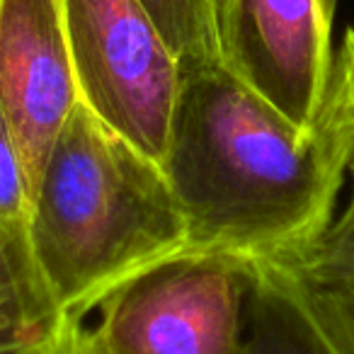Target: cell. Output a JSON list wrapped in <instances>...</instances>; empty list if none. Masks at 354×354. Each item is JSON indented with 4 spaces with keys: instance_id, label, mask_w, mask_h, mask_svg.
<instances>
[{
    "instance_id": "4",
    "label": "cell",
    "mask_w": 354,
    "mask_h": 354,
    "mask_svg": "<svg viewBox=\"0 0 354 354\" xmlns=\"http://www.w3.org/2000/svg\"><path fill=\"white\" fill-rule=\"evenodd\" d=\"M80 102L162 165L183 68L138 0H64Z\"/></svg>"
},
{
    "instance_id": "12",
    "label": "cell",
    "mask_w": 354,
    "mask_h": 354,
    "mask_svg": "<svg viewBox=\"0 0 354 354\" xmlns=\"http://www.w3.org/2000/svg\"><path fill=\"white\" fill-rule=\"evenodd\" d=\"M32 209V183L10 119L0 107V231L25 238Z\"/></svg>"
},
{
    "instance_id": "15",
    "label": "cell",
    "mask_w": 354,
    "mask_h": 354,
    "mask_svg": "<svg viewBox=\"0 0 354 354\" xmlns=\"http://www.w3.org/2000/svg\"><path fill=\"white\" fill-rule=\"evenodd\" d=\"M228 0H214V6H216V22H218V15H221V10H223V6H226Z\"/></svg>"
},
{
    "instance_id": "10",
    "label": "cell",
    "mask_w": 354,
    "mask_h": 354,
    "mask_svg": "<svg viewBox=\"0 0 354 354\" xmlns=\"http://www.w3.org/2000/svg\"><path fill=\"white\" fill-rule=\"evenodd\" d=\"M284 270L306 313L330 347L337 354H354V281H310L289 267Z\"/></svg>"
},
{
    "instance_id": "6",
    "label": "cell",
    "mask_w": 354,
    "mask_h": 354,
    "mask_svg": "<svg viewBox=\"0 0 354 354\" xmlns=\"http://www.w3.org/2000/svg\"><path fill=\"white\" fill-rule=\"evenodd\" d=\"M80 104L64 0H0V107L20 143L32 194Z\"/></svg>"
},
{
    "instance_id": "5",
    "label": "cell",
    "mask_w": 354,
    "mask_h": 354,
    "mask_svg": "<svg viewBox=\"0 0 354 354\" xmlns=\"http://www.w3.org/2000/svg\"><path fill=\"white\" fill-rule=\"evenodd\" d=\"M333 0H228L221 66L304 133H315L333 71Z\"/></svg>"
},
{
    "instance_id": "7",
    "label": "cell",
    "mask_w": 354,
    "mask_h": 354,
    "mask_svg": "<svg viewBox=\"0 0 354 354\" xmlns=\"http://www.w3.org/2000/svg\"><path fill=\"white\" fill-rule=\"evenodd\" d=\"M245 354H337L306 313L289 272L277 262H255Z\"/></svg>"
},
{
    "instance_id": "1",
    "label": "cell",
    "mask_w": 354,
    "mask_h": 354,
    "mask_svg": "<svg viewBox=\"0 0 354 354\" xmlns=\"http://www.w3.org/2000/svg\"><path fill=\"white\" fill-rule=\"evenodd\" d=\"M349 158L221 64L183 71L162 170L187 218V252L299 260L333 223Z\"/></svg>"
},
{
    "instance_id": "9",
    "label": "cell",
    "mask_w": 354,
    "mask_h": 354,
    "mask_svg": "<svg viewBox=\"0 0 354 354\" xmlns=\"http://www.w3.org/2000/svg\"><path fill=\"white\" fill-rule=\"evenodd\" d=\"M183 71L221 64L214 0H138Z\"/></svg>"
},
{
    "instance_id": "2",
    "label": "cell",
    "mask_w": 354,
    "mask_h": 354,
    "mask_svg": "<svg viewBox=\"0 0 354 354\" xmlns=\"http://www.w3.org/2000/svg\"><path fill=\"white\" fill-rule=\"evenodd\" d=\"M25 248L51 313L85 320L114 289L187 250V218L160 162L80 102L37 180Z\"/></svg>"
},
{
    "instance_id": "13",
    "label": "cell",
    "mask_w": 354,
    "mask_h": 354,
    "mask_svg": "<svg viewBox=\"0 0 354 354\" xmlns=\"http://www.w3.org/2000/svg\"><path fill=\"white\" fill-rule=\"evenodd\" d=\"M315 131L354 153V27L344 32L333 56L328 93Z\"/></svg>"
},
{
    "instance_id": "8",
    "label": "cell",
    "mask_w": 354,
    "mask_h": 354,
    "mask_svg": "<svg viewBox=\"0 0 354 354\" xmlns=\"http://www.w3.org/2000/svg\"><path fill=\"white\" fill-rule=\"evenodd\" d=\"M54 318L37 286L25 238L0 231V354H22Z\"/></svg>"
},
{
    "instance_id": "14",
    "label": "cell",
    "mask_w": 354,
    "mask_h": 354,
    "mask_svg": "<svg viewBox=\"0 0 354 354\" xmlns=\"http://www.w3.org/2000/svg\"><path fill=\"white\" fill-rule=\"evenodd\" d=\"M22 354H104L95 328L85 325L83 318L54 315L30 339Z\"/></svg>"
},
{
    "instance_id": "11",
    "label": "cell",
    "mask_w": 354,
    "mask_h": 354,
    "mask_svg": "<svg viewBox=\"0 0 354 354\" xmlns=\"http://www.w3.org/2000/svg\"><path fill=\"white\" fill-rule=\"evenodd\" d=\"M347 175L352 177V197L347 207L333 218L315 245H310L299 260L284 265L310 281H354V153L349 158Z\"/></svg>"
},
{
    "instance_id": "3",
    "label": "cell",
    "mask_w": 354,
    "mask_h": 354,
    "mask_svg": "<svg viewBox=\"0 0 354 354\" xmlns=\"http://www.w3.org/2000/svg\"><path fill=\"white\" fill-rule=\"evenodd\" d=\"M255 262L180 252L148 267L100 304L104 354H245Z\"/></svg>"
}]
</instances>
